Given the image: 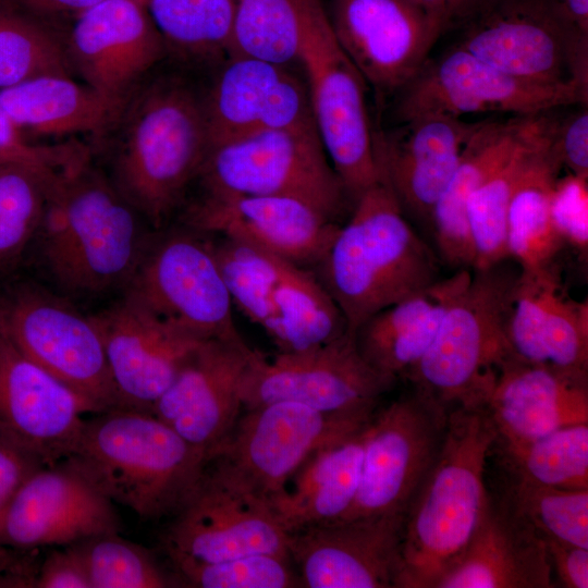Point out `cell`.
I'll list each match as a JSON object with an SVG mask.
<instances>
[{
    "mask_svg": "<svg viewBox=\"0 0 588 588\" xmlns=\"http://www.w3.org/2000/svg\"><path fill=\"white\" fill-rule=\"evenodd\" d=\"M89 159V146L76 140L57 145L28 143L0 107V166L22 164L56 175Z\"/></svg>",
    "mask_w": 588,
    "mask_h": 588,
    "instance_id": "obj_46",
    "label": "cell"
},
{
    "mask_svg": "<svg viewBox=\"0 0 588 588\" xmlns=\"http://www.w3.org/2000/svg\"><path fill=\"white\" fill-rule=\"evenodd\" d=\"M446 418L444 407L417 392L375 412L357 493L340 520L404 516L438 455Z\"/></svg>",
    "mask_w": 588,
    "mask_h": 588,
    "instance_id": "obj_14",
    "label": "cell"
},
{
    "mask_svg": "<svg viewBox=\"0 0 588 588\" xmlns=\"http://www.w3.org/2000/svg\"><path fill=\"white\" fill-rule=\"evenodd\" d=\"M495 443L526 442L588 422V375L510 360L485 404Z\"/></svg>",
    "mask_w": 588,
    "mask_h": 588,
    "instance_id": "obj_27",
    "label": "cell"
},
{
    "mask_svg": "<svg viewBox=\"0 0 588 588\" xmlns=\"http://www.w3.org/2000/svg\"><path fill=\"white\" fill-rule=\"evenodd\" d=\"M44 465L34 453L0 434V519L22 485Z\"/></svg>",
    "mask_w": 588,
    "mask_h": 588,
    "instance_id": "obj_49",
    "label": "cell"
},
{
    "mask_svg": "<svg viewBox=\"0 0 588 588\" xmlns=\"http://www.w3.org/2000/svg\"><path fill=\"white\" fill-rule=\"evenodd\" d=\"M36 588H90L85 564L74 544L52 550L41 560Z\"/></svg>",
    "mask_w": 588,
    "mask_h": 588,
    "instance_id": "obj_50",
    "label": "cell"
},
{
    "mask_svg": "<svg viewBox=\"0 0 588 588\" xmlns=\"http://www.w3.org/2000/svg\"><path fill=\"white\" fill-rule=\"evenodd\" d=\"M89 404L0 333V434L49 465L64 460Z\"/></svg>",
    "mask_w": 588,
    "mask_h": 588,
    "instance_id": "obj_25",
    "label": "cell"
},
{
    "mask_svg": "<svg viewBox=\"0 0 588 588\" xmlns=\"http://www.w3.org/2000/svg\"><path fill=\"white\" fill-rule=\"evenodd\" d=\"M113 504L144 520L174 515L198 486L207 455L150 412L118 407L84 420L64 458Z\"/></svg>",
    "mask_w": 588,
    "mask_h": 588,
    "instance_id": "obj_4",
    "label": "cell"
},
{
    "mask_svg": "<svg viewBox=\"0 0 588 588\" xmlns=\"http://www.w3.org/2000/svg\"><path fill=\"white\" fill-rule=\"evenodd\" d=\"M556 260L549 268L541 328L543 365L588 375V303L572 298Z\"/></svg>",
    "mask_w": 588,
    "mask_h": 588,
    "instance_id": "obj_44",
    "label": "cell"
},
{
    "mask_svg": "<svg viewBox=\"0 0 588 588\" xmlns=\"http://www.w3.org/2000/svg\"><path fill=\"white\" fill-rule=\"evenodd\" d=\"M124 294L199 341L241 335L210 240L191 232L150 241Z\"/></svg>",
    "mask_w": 588,
    "mask_h": 588,
    "instance_id": "obj_13",
    "label": "cell"
},
{
    "mask_svg": "<svg viewBox=\"0 0 588 588\" xmlns=\"http://www.w3.org/2000/svg\"><path fill=\"white\" fill-rule=\"evenodd\" d=\"M119 103L66 75H40L0 89V107L22 130L45 136L100 135L114 120Z\"/></svg>",
    "mask_w": 588,
    "mask_h": 588,
    "instance_id": "obj_32",
    "label": "cell"
},
{
    "mask_svg": "<svg viewBox=\"0 0 588 588\" xmlns=\"http://www.w3.org/2000/svg\"><path fill=\"white\" fill-rule=\"evenodd\" d=\"M65 42L73 73L119 103L168 52L147 0H103L75 17Z\"/></svg>",
    "mask_w": 588,
    "mask_h": 588,
    "instance_id": "obj_19",
    "label": "cell"
},
{
    "mask_svg": "<svg viewBox=\"0 0 588 588\" xmlns=\"http://www.w3.org/2000/svg\"><path fill=\"white\" fill-rule=\"evenodd\" d=\"M437 20L445 32V0H412Z\"/></svg>",
    "mask_w": 588,
    "mask_h": 588,
    "instance_id": "obj_55",
    "label": "cell"
},
{
    "mask_svg": "<svg viewBox=\"0 0 588 588\" xmlns=\"http://www.w3.org/2000/svg\"><path fill=\"white\" fill-rule=\"evenodd\" d=\"M167 49L185 58L231 52L235 0H147Z\"/></svg>",
    "mask_w": 588,
    "mask_h": 588,
    "instance_id": "obj_38",
    "label": "cell"
},
{
    "mask_svg": "<svg viewBox=\"0 0 588 588\" xmlns=\"http://www.w3.org/2000/svg\"><path fill=\"white\" fill-rule=\"evenodd\" d=\"M120 529L114 504L62 460L36 470L15 493L0 519V546L64 547Z\"/></svg>",
    "mask_w": 588,
    "mask_h": 588,
    "instance_id": "obj_17",
    "label": "cell"
},
{
    "mask_svg": "<svg viewBox=\"0 0 588 588\" xmlns=\"http://www.w3.org/2000/svg\"><path fill=\"white\" fill-rule=\"evenodd\" d=\"M90 161L52 182L36 235L51 279L79 296L124 292L150 243L143 217Z\"/></svg>",
    "mask_w": 588,
    "mask_h": 588,
    "instance_id": "obj_3",
    "label": "cell"
},
{
    "mask_svg": "<svg viewBox=\"0 0 588 588\" xmlns=\"http://www.w3.org/2000/svg\"><path fill=\"white\" fill-rule=\"evenodd\" d=\"M197 231L235 237L291 264L314 269L340 223L314 205L279 195H208L187 212Z\"/></svg>",
    "mask_w": 588,
    "mask_h": 588,
    "instance_id": "obj_21",
    "label": "cell"
},
{
    "mask_svg": "<svg viewBox=\"0 0 588 588\" xmlns=\"http://www.w3.org/2000/svg\"><path fill=\"white\" fill-rule=\"evenodd\" d=\"M123 407L150 412L201 342L123 295L91 315Z\"/></svg>",
    "mask_w": 588,
    "mask_h": 588,
    "instance_id": "obj_24",
    "label": "cell"
},
{
    "mask_svg": "<svg viewBox=\"0 0 588 588\" xmlns=\"http://www.w3.org/2000/svg\"><path fill=\"white\" fill-rule=\"evenodd\" d=\"M163 542L169 558L197 562L258 553L289 555V532L268 504L223 485L206 468L194 492L173 515Z\"/></svg>",
    "mask_w": 588,
    "mask_h": 588,
    "instance_id": "obj_20",
    "label": "cell"
},
{
    "mask_svg": "<svg viewBox=\"0 0 588 588\" xmlns=\"http://www.w3.org/2000/svg\"><path fill=\"white\" fill-rule=\"evenodd\" d=\"M352 207L315 268L350 333L376 313L440 280L433 250L383 183L365 191Z\"/></svg>",
    "mask_w": 588,
    "mask_h": 588,
    "instance_id": "obj_5",
    "label": "cell"
},
{
    "mask_svg": "<svg viewBox=\"0 0 588 588\" xmlns=\"http://www.w3.org/2000/svg\"><path fill=\"white\" fill-rule=\"evenodd\" d=\"M460 28L456 46L503 72L588 90V34L555 0H493Z\"/></svg>",
    "mask_w": 588,
    "mask_h": 588,
    "instance_id": "obj_11",
    "label": "cell"
},
{
    "mask_svg": "<svg viewBox=\"0 0 588 588\" xmlns=\"http://www.w3.org/2000/svg\"><path fill=\"white\" fill-rule=\"evenodd\" d=\"M0 333L94 414L123 407L95 322L65 298L38 285H16L0 296Z\"/></svg>",
    "mask_w": 588,
    "mask_h": 588,
    "instance_id": "obj_10",
    "label": "cell"
},
{
    "mask_svg": "<svg viewBox=\"0 0 588 588\" xmlns=\"http://www.w3.org/2000/svg\"><path fill=\"white\" fill-rule=\"evenodd\" d=\"M551 220L564 245L586 259L588 250V179L559 176L551 197Z\"/></svg>",
    "mask_w": 588,
    "mask_h": 588,
    "instance_id": "obj_47",
    "label": "cell"
},
{
    "mask_svg": "<svg viewBox=\"0 0 588 588\" xmlns=\"http://www.w3.org/2000/svg\"><path fill=\"white\" fill-rule=\"evenodd\" d=\"M493 0H445V30L462 27Z\"/></svg>",
    "mask_w": 588,
    "mask_h": 588,
    "instance_id": "obj_53",
    "label": "cell"
},
{
    "mask_svg": "<svg viewBox=\"0 0 588 588\" xmlns=\"http://www.w3.org/2000/svg\"><path fill=\"white\" fill-rule=\"evenodd\" d=\"M197 179L208 195L295 197L336 222L351 204L316 127L260 131L211 145Z\"/></svg>",
    "mask_w": 588,
    "mask_h": 588,
    "instance_id": "obj_8",
    "label": "cell"
},
{
    "mask_svg": "<svg viewBox=\"0 0 588 588\" xmlns=\"http://www.w3.org/2000/svg\"><path fill=\"white\" fill-rule=\"evenodd\" d=\"M400 122L426 114L531 115L588 105V90L574 83L549 84L503 72L455 46L424 63L397 93Z\"/></svg>",
    "mask_w": 588,
    "mask_h": 588,
    "instance_id": "obj_12",
    "label": "cell"
},
{
    "mask_svg": "<svg viewBox=\"0 0 588 588\" xmlns=\"http://www.w3.org/2000/svg\"><path fill=\"white\" fill-rule=\"evenodd\" d=\"M555 2L573 25L588 34V0H555Z\"/></svg>",
    "mask_w": 588,
    "mask_h": 588,
    "instance_id": "obj_54",
    "label": "cell"
},
{
    "mask_svg": "<svg viewBox=\"0 0 588 588\" xmlns=\"http://www.w3.org/2000/svg\"><path fill=\"white\" fill-rule=\"evenodd\" d=\"M309 0H235L230 56L281 65L298 60Z\"/></svg>",
    "mask_w": 588,
    "mask_h": 588,
    "instance_id": "obj_37",
    "label": "cell"
},
{
    "mask_svg": "<svg viewBox=\"0 0 588 588\" xmlns=\"http://www.w3.org/2000/svg\"><path fill=\"white\" fill-rule=\"evenodd\" d=\"M375 412L323 413L287 401L244 408L209 454L206 470L223 485L267 503L315 451L359 429Z\"/></svg>",
    "mask_w": 588,
    "mask_h": 588,
    "instance_id": "obj_7",
    "label": "cell"
},
{
    "mask_svg": "<svg viewBox=\"0 0 588 588\" xmlns=\"http://www.w3.org/2000/svg\"><path fill=\"white\" fill-rule=\"evenodd\" d=\"M543 540L588 549V489H562L513 477L502 498Z\"/></svg>",
    "mask_w": 588,
    "mask_h": 588,
    "instance_id": "obj_42",
    "label": "cell"
},
{
    "mask_svg": "<svg viewBox=\"0 0 588 588\" xmlns=\"http://www.w3.org/2000/svg\"><path fill=\"white\" fill-rule=\"evenodd\" d=\"M470 277L468 269H460L368 318L352 333L363 358L395 380L405 377L431 345L450 302Z\"/></svg>",
    "mask_w": 588,
    "mask_h": 588,
    "instance_id": "obj_31",
    "label": "cell"
},
{
    "mask_svg": "<svg viewBox=\"0 0 588 588\" xmlns=\"http://www.w3.org/2000/svg\"><path fill=\"white\" fill-rule=\"evenodd\" d=\"M85 564L90 588H166L181 586L144 547L119 532L73 543Z\"/></svg>",
    "mask_w": 588,
    "mask_h": 588,
    "instance_id": "obj_43",
    "label": "cell"
},
{
    "mask_svg": "<svg viewBox=\"0 0 588 588\" xmlns=\"http://www.w3.org/2000/svg\"><path fill=\"white\" fill-rule=\"evenodd\" d=\"M552 569L567 588L588 587V549L571 543L544 540Z\"/></svg>",
    "mask_w": 588,
    "mask_h": 588,
    "instance_id": "obj_51",
    "label": "cell"
},
{
    "mask_svg": "<svg viewBox=\"0 0 588 588\" xmlns=\"http://www.w3.org/2000/svg\"><path fill=\"white\" fill-rule=\"evenodd\" d=\"M65 38L45 20L0 2V89L40 75L72 76Z\"/></svg>",
    "mask_w": 588,
    "mask_h": 588,
    "instance_id": "obj_36",
    "label": "cell"
},
{
    "mask_svg": "<svg viewBox=\"0 0 588 588\" xmlns=\"http://www.w3.org/2000/svg\"><path fill=\"white\" fill-rule=\"evenodd\" d=\"M369 421L315 451L267 500L285 531L340 520L347 513L360 481Z\"/></svg>",
    "mask_w": 588,
    "mask_h": 588,
    "instance_id": "obj_29",
    "label": "cell"
},
{
    "mask_svg": "<svg viewBox=\"0 0 588 588\" xmlns=\"http://www.w3.org/2000/svg\"><path fill=\"white\" fill-rule=\"evenodd\" d=\"M204 98L210 146L260 131L316 127L307 86L287 65L231 56Z\"/></svg>",
    "mask_w": 588,
    "mask_h": 588,
    "instance_id": "obj_26",
    "label": "cell"
},
{
    "mask_svg": "<svg viewBox=\"0 0 588 588\" xmlns=\"http://www.w3.org/2000/svg\"><path fill=\"white\" fill-rule=\"evenodd\" d=\"M404 516L335 520L289 532L301 587L393 588Z\"/></svg>",
    "mask_w": 588,
    "mask_h": 588,
    "instance_id": "obj_22",
    "label": "cell"
},
{
    "mask_svg": "<svg viewBox=\"0 0 588 588\" xmlns=\"http://www.w3.org/2000/svg\"><path fill=\"white\" fill-rule=\"evenodd\" d=\"M256 352L241 335L201 341L151 413L208 458L243 411V382Z\"/></svg>",
    "mask_w": 588,
    "mask_h": 588,
    "instance_id": "obj_18",
    "label": "cell"
},
{
    "mask_svg": "<svg viewBox=\"0 0 588 588\" xmlns=\"http://www.w3.org/2000/svg\"><path fill=\"white\" fill-rule=\"evenodd\" d=\"M317 132L353 206L380 182L372 148L366 82L336 41L320 0L306 9L298 60Z\"/></svg>",
    "mask_w": 588,
    "mask_h": 588,
    "instance_id": "obj_9",
    "label": "cell"
},
{
    "mask_svg": "<svg viewBox=\"0 0 588 588\" xmlns=\"http://www.w3.org/2000/svg\"><path fill=\"white\" fill-rule=\"evenodd\" d=\"M261 328L279 352L311 348L348 332L342 311L315 271L289 261L274 287L270 315Z\"/></svg>",
    "mask_w": 588,
    "mask_h": 588,
    "instance_id": "obj_34",
    "label": "cell"
},
{
    "mask_svg": "<svg viewBox=\"0 0 588 588\" xmlns=\"http://www.w3.org/2000/svg\"><path fill=\"white\" fill-rule=\"evenodd\" d=\"M500 444L512 477L554 488L588 489V422Z\"/></svg>",
    "mask_w": 588,
    "mask_h": 588,
    "instance_id": "obj_39",
    "label": "cell"
},
{
    "mask_svg": "<svg viewBox=\"0 0 588 588\" xmlns=\"http://www.w3.org/2000/svg\"><path fill=\"white\" fill-rule=\"evenodd\" d=\"M544 540L501 499L489 497L466 549L436 588H550Z\"/></svg>",
    "mask_w": 588,
    "mask_h": 588,
    "instance_id": "obj_28",
    "label": "cell"
},
{
    "mask_svg": "<svg viewBox=\"0 0 588 588\" xmlns=\"http://www.w3.org/2000/svg\"><path fill=\"white\" fill-rule=\"evenodd\" d=\"M181 586L196 588L301 587L289 555L258 553L218 562L169 558Z\"/></svg>",
    "mask_w": 588,
    "mask_h": 588,
    "instance_id": "obj_45",
    "label": "cell"
},
{
    "mask_svg": "<svg viewBox=\"0 0 588 588\" xmlns=\"http://www.w3.org/2000/svg\"><path fill=\"white\" fill-rule=\"evenodd\" d=\"M58 175L22 164L0 166V272L13 267L36 237Z\"/></svg>",
    "mask_w": 588,
    "mask_h": 588,
    "instance_id": "obj_40",
    "label": "cell"
},
{
    "mask_svg": "<svg viewBox=\"0 0 588 588\" xmlns=\"http://www.w3.org/2000/svg\"><path fill=\"white\" fill-rule=\"evenodd\" d=\"M103 0H0L10 7L41 20L60 13H73L75 17Z\"/></svg>",
    "mask_w": 588,
    "mask_h": 588,
    "instance_id": "obj_52",
    "label": "cell"
},
{
    "mask_svg": "<svg viewBox=\"0 0 588 588\" xmlns=\"http://www.w3.org/2000/svg\"><path fill=\"white\" fill-rule=\"evenodd\" d=\"M538 114V113H537ZM536 114L482 120L467 139L458 164L437 201L430 228L441 259L453 268L473 267L467 203L474 191L514 151Z\"/></svg>",
    "mask_w": 588,
    "mask_h": 588,
    "instance_id": "obj_30",
    "label": "cell"
},
{
    "mask_svg": "<svg viewBox=\"0 0 588 588\" xmlns=\"http://www.w3.org/2000/svg\"><path fill=\"white\" fill-rule=\"evenodd\" d=\"M156 70V69H155ZM152 70L127 96L94 146L118 192L154 226L180 205L210 148L205 90Z\"/></svg>",
    "mask_w": 588,
    "mask_h": 588,
    "instance_id": "obj_1",
    "label": "cell"
},
{
    "mask_svg": "<svg viewBox=\"0 0 588 588\" xmlns=\"http://www.w3.org/2000/svg\"><path fill=\"white\" fill-rule=\"evenodd\" d=\"M218 236L210 244L232 303L262 327L286 261L243 240Z\"/></svg>",
    "mask_w": 588,
    "mask_h": 588,
    "instance_id": "obj_41",
    "label": "cell"
},
{
    "mask_svg": "<svg viewBox=\"0 0 588 588\" xmlns=\"http://www.w3.org/2000/svg\"><path fill=\"white\" fill-rule=\"evenodd\" d=\"M551 126L520 176L507 210L509 258L519 268H537L556 259L564 246L551 220V197L562 164L555 155Z\"/></svg>",
    "mask_w": 588,
    "mask_h": 588,
    "instance_id": "obj_33",
    "label": "cell"
},
{
    "mask_svg": "<svg viewBox=\"0 0 588 588\" xmlns=\"http://www.w3.org/2000/svg\"><path fill=\"white\" fill-rule=\"evenodd\" d=\"M552 117V110L536 114L511 156L470 195L467 224L474 253L473 269L488 268L509 259V205L520 176L549 134Z\"/></svg>",
    "mask_w": 588,
    "mask_h": 588,
    "instance_id": "obj_35",
    "label": "cell"
},
{
    "mask_svg": "<svg viewBox=\"0 0 588 588\" xmlns=\"http://www.w3.org/2000/svg\"><path fill=\"white\" fill-rule=\"evenodd\" d=\"M394 382L363 358L353 334L346 332L324 344L278 352L271 358L257 351L243 382V409L287 401L323 413H373Z\"/></svg>",
    "mask_w": 588,
    "mask_h": 588,
    "instance_id": "obj_15",
    "label": "cell"
},
{
    "mask_svg": "<svg viewBox=\"0 0 588 588\" xmlns=\"http://www.w3.org/2000/svg\"><path fill=\"white\" fill-rule=\"evenodd\" d=\"M400 123L390 131L372 132L380 182L406 218L430 226L433 208L480 121L426 114Z\"/></svg>",
    "mask_w": 588,
    "mask_h": 588,
    "instance_id": "obj_23",
    "label": "cell"
},
{
    "mask_svg": "<svg viewBox=\"0 0 588 588\" xmlns=\"http://www.w3.org/2000/svg\"><path fill=\"white\" fill-rule=\"evenodd\" d=\"M497 431L485 406L448 411L438 455L404 515L393 588H436L474 536L489 494Z\"/></svg>",
    "mask_w": 588,
    "mask_h": 588,
    "instance_id": "obj_2",
    "label": "cell"
},
{
    "mask_svg": "<svg viewBox=\"0 0 588 588\" xmlns=\"http://www.w3.org/2000/svg\"><path fill=\"white\" fill-rule=\"evenodd\" d=\"M506 260L474 269L431 345L405 375L415 392L446 411L485 406L502 368L515 358L507 323L519 268Z\"/></svg>",
    "mask_w": 588,
    "mask_h": 588,
    "instance_id": "obj_6",
    "label": "cell"
},
{
    "mask_svg": "<svg viewBox=\"0 0 588 588\" xmlns=\"http://www.w3.org/2000/svg\"><path fill=\"white\" fill-rule=\"evenodd\" d=\"M563 117L554 114L551 143L562 168L588 179V105Z\"/></svg>",
    "mask_w": 588,
    "mask_h": 588,
    "instance_id": "obj_48",
    "label": "cell"
},
{
    "mask_svg": "<svg viewBox=\"0 0 588 588\" xmlns=\"http://www.w3.org/2000/svg\"><path fill=\"white\" fill-rule=\"evenodd\" d=\"M327 14L343 51L382 96L416 75L444 33L412 0H331Z\"/></svg>",
    "mask_w": 588,
    "mask_h": 588,
    "instance_id": "obj_16",
    "label": "cell"
}]
</instances>
